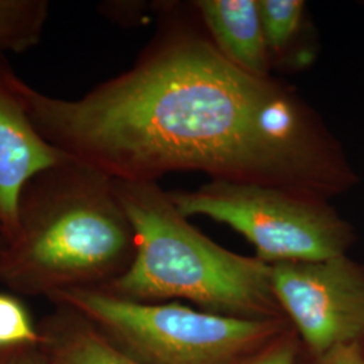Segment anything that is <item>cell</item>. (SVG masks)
<instances>
[{
  "label": "cell",
  "mask_w": 364,
  "mask_h": 364,
  "mask_svg": "<svg viewBox=\"0 0 364 364\" xmlns=\"http://www.w3.org/2000/svg\"><path fill=\"white\" fill-rule=\"evenodd\" d=\"M156 10V34L134 65L84 96L53 97L23 81L28 117L49 144L120 181L203 171L326 200L359 182L299 92L230 63L178 6Z\"/></svg>",
  "instance_id": "obj_1"
},
{
  "label": "cell",
  "mask_w": 364,
  "mask_h": 364,
  "mask_svg": "<svg viewBox=\"0 0 364 364\" xmlns=\"http://www.w3.org/2000/svg\"><path fill=\"white\" fill-rule=\"evenodd\" d=\"M134 255L135 234L115 182L69 158L25 186L16 231L0 251V281L48 297L102 289L130 267Z\"/></svg>",
  "instance_id": "obj_2"
},
{
  "label": "cell",
  "mask_w": 364,
  "mask_h": 364,
  "mask_svg": "<svg viewBox=\"0 0 364 364\" xmlns=\"http://www.w3.org/2000/svg\"><path fill=\"white\" fill-rule=\"evenodd\" d=\"M114 182L135 234V255L102 290L144 304L186 299L236 318H287L274 294L272 264L201 234L156 182Z\"/></svg>",
  "instance_id": "obj_3"
},
{
  "label": "cell",
  "mask_w": 364,
  "mask_h": 364,
  "mask_svg": "<svg viewBox=\"0 0 364 364\" xmlns=\"http://www.w3.org/2000/svg\"><path fill=\"white\" fill-rule=\"evenodd\" d=\"M49 297L141 364H235L291 326L287 318H236L178 302L119 299L102 289H66Z\"/></svg>",
  "instance_id": "obj_4"
},
{
  "label": "cell",
  "mask_w": 364,
  "mask_h": 364,
  "mask_svg": "<svg viewBox=\"0 0 364 364\" xmlns=\"http://www.w3.org/2000/svg\"><path fill=\"white\" fill-rule=\"evenodd\" d=\"M169 196L185 218L205 216L243 235L269 264L346 255L356 242L351 224L318 196L220 180Z\"/></svg>",
  "instance_id": "obj_5"
},
{
  "label": "cell",
  "mask_w": 364,
  "mask_h": 364,
  "mask_svg": "<svg viewBox=\"0 0 364 364\" xmlns=\"http://www.w3.org/2000/svg\"><path fill=\"white\" fill-rule=\"evenodd\" d=\"M274 294L312 358L364 343V263L346 255L272 264Z\"/></svg>",
  "instance_id": "obj_6"
},
{
  "label": "cell",
  "mask_w": 364,
  "mask_h": 364,
  "mask_svg": "<svg viewBox=\"0 0 364 364\" xmlns=\"http://www.w3.org/2000/svg\"><path fill=\"white\" fill-rule=\"evenodd\" d=\"M22 84L0 55V232L6 240L16 231L18 204L28 181L70 158L34 127Z\"/></svg>",
  "instance_id": "obj_7"
},
{
  "label": "cell",
  "mask_w": 364,
  "mask_h": 364,
  "mask_svg": "<svg viewBox=\"0 0 364 364\" xmlns=\"http://www.w3.org/2000/svg\"><path fill=\"white\" fill-rule=\"evenodd\" d=\"M197 18L216 49L257 77H272L258 0H198Z\"/></svg>",
  "instance_id": "obj_8"
},
{
  "label": "cell",
  "mask_w": 364,
  "mask_h": 364,
  "mask_svg": "<svg viewBox=\"0 0 364 364\" xmlns=\"http://www.w3.org/2000/svg\"><path fill=\"white\" fill-rule=\"evenodd\" d=\"M69 311L72 316L57 326L60 331L50 338L52 364H141L120 351L81 314Z\"/></svg>",
  "instance_id": "obj_9"
},
{
  "label": "cell",
  "mask_w": 364,
  "mask_h": 364,
  "mask_svg": "<svg viewBox=\"0 0 364 364\" xmlns=\"http://www.w3.org/2000/svg\"><path fill=\"white\" fill-rule=\"evenodd\" d=\"M46 0H0V55L37 46L48 22Z\"/></svg>",
  "instance_id": "obj_10"
},
{
  "label": "cell",
  "mask_w": 364,
  "mask_h": 364,
  "mask_svg": "<svg viewBox=\"0 0 364 364\" xmlns=\"http://www.w3.org/2000/svg\"><path fill=\"white\" fill-rule=\"evenodd\" d=\"M272 65L281 64L304 31L306 6L302 0H258Z\"/></svg>",
  "instance_id": "obj_11"
},
{
  "label": "cell",
  "mask_w": 364,
  "mask_h": 364,
  "mask_svg": "<svg viewBox=\"0 0 364 364\" xmlns=\"http://www.w3.org/2000/svg\"><path fill=\"white\" fill-rule=\"evenodd\" d=\"M37 340V331L23 305L18 299L0 294V347L33 344Z\"/></svg>",
  "instance_id": "obj_12"
},
{
  "label": "cell",
  "mask_w": 364,
  "mask_h": 364,
  "mask_svg": "<svg viewBox=\"0 0 364 364\" xmlns=\"http://www.w3.org/2000/svg\"><path fill=\"white\" fill-rule=\"evenodd\" d=\"M299 347V335L290 326L258 351L252 352L235 364H297Z\"/></svg>",
  "instance_id": "obj_13"
},
{
  "label": "cell",
  "mask_w": 364,
  "mask_h": 364,
  "mask_svg": "<svg viewBox=\"0 0 364 364\" xmlns=\"http://www.w3.org/2000/svg\"><path fill=\"white\" fill-rule=\"evenodd\" d=\"M313 364H364V343L338 347L313 358Z\"/></svg>",
  "instance_id": "obj_14"
},
{
  "label": "cell",
  "mask_w": 364,
  "mask_h": 364,
  "mask_svg": "<svg viewBox=\"0 0 364 364\" xmlns=\"http://www.w3.org/2000/svg\"><path fill=\"white\" fill-rule=\"evenodd\" d=\"M1 364H45L42 363V362H39L37 359H34V358H30V356H23V358H15V359H11V360H9V362H4V363Z\"/></svg>",
  "instance_id": "obj_15"
},
{
  "label": "cell",
  "mask_w": 364,
  "mask_h": 364,
  "mask_svg": "<svg viewBox=\"0 0 364 364\" xmlns=\"http://www.w3.org/2000/svg\"><path fill=\"white\" fill-rule=\"evenodd\" d=\"M6 243H7V240H6V237L3 236V234L0 232V251L4 248V246H6Z\"/></svg>",
  "instance_id": "obj_16"
}]
</instances>
